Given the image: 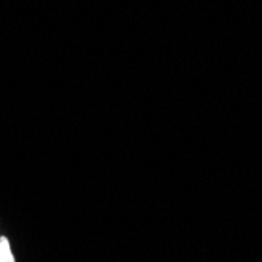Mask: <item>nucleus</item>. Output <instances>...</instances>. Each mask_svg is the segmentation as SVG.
<instances>
[{
  "label": "nucleus",
  "instance_id": "nucleus-1",
  "mask_svg": "<svg viewBox=\"0 0 262 262\" xmlns=\"http://www.w3.org/2000/svg\"><path fill=\"white\" fill-rule=\"evenodd\" d=\"M0 262H16L7 237H0Z\"/></svg>",
  "mask_w": 262,
  "mask_h": 262
}]
</instances>
